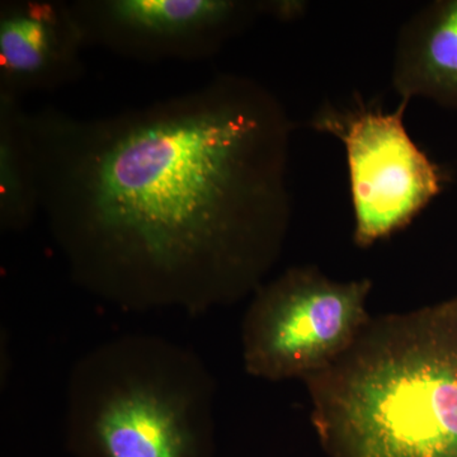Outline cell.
I'll return each instance as SVG.
<instances>
[{
  "instance_id": "cell-9",
  "label": "cell",
  "mask_w": 457,
  "mask_h": 457,
  "mask_svg": "<svg viewBox=\"0 0 457 457\" xmlns=\"http://www.w3.org/2000/svg\"><path fill=\"white\" fill-rule=\"evenodd\" d=\"M22 99L0 92V228L21 233L40 213L37 179Z\"/></svg>"
},
{
  "instance_id": "cell-2",
  "label": "cell",
  "mask_w": 457,
  "mask_h": 457,
  "mask_svg": "<svg viewBox=\"0 0 457 457\" xmlns=\"http://www.w3.org/2000/svg\"><path fill=\"white\" fill-rule=\"evenodd\" d=\"M327 457H457V302L370 319L303 378Z\"/></svg>"
},
{
  "instance_id": "cell-8",
  "label": "cell",
  "mask_w": 457,
  "mask_h": 457,
  "mask_svg": "<svg viewBox=\"0 0 457 457\" xmlns=\"http://www.w3.org/2000/svg\"><path fill=\"white\" fill-rule=\"evenodd\" d=\"M392 82L400 99L457 111V0H436L400 27Z\"/></svg>"
},
{
  "instance_id": "cell-6",
  "label": "cell",
  "mask_w": 457,
  "mask_h": 457,
  "mask_svg": "<svg viewBox=\"0 0 457 457\" xmlns=\"http://www.w3.org/2000/svg\"><path fill=\"white\" fill-rule=\"evenodd\" d=\"M87 47L137 62H200L267 16L266 0H75Z\"/></svg>"
},
{
  "instance_id": "cell-7",
  "label": "cell",
  "mask_w": 457,
  "mask_h": 457,
  "mask_svg": "<svg viewBox=\"0 0 457 457\" xmlns=\"http://www.w3.org/2000/svg\"><path fill=\"white\" fill-rule=\"evenodd\" d=\"M86 40L71 2L5 0L0 4V92L22 99L77 83Z\"/></svg>"
},
{
  "instance_id": "cell-5",
  "label": "cell",
  "mask_w": 457,
  "mask_h": 457,
  "mask_svg": "<svg viewBox=\"0 0 457 457\" xmlns=\"http://www.w3.org/2000/svg\"><path fill=\"white\" fill-rule=\"evenodd\" d=\"M409 102L392 112L365 106L324 104L314 130L341 140L347 155L354 213V243L368 248L413 221L444 188V171L405 128Z\"/></svg>"
},
{
  "instance_id": "cell-1",
  "label": "cell",
  "mask_w": 457,
  "mask_h": 457,
  "mask_svg": "<svg viewBox=\"0 0 457 457\" xmlns=\"http://www.w3.org/2000/svg\"><path fill=\"white\" fill-rule=\"evenodd\" d=\"M293 129L237 74L110 116L27 112L40 213L71 278L125 311L253 295L290 228Z\"/></svg>"
},
{
  "instance_id": "cell-10",
  "label": "cell",
  "mask_w": 457,
  "mask_h": 457,
  "mask_svg": "<svg viewBox=\"0 0 457 457\" xmlns=\"http://www.w3.org/2000/svg\"><path fill=\"white\" fill-rule=\"evenodd\" d=\"M456 302H457V299H456Z\"/></svg>"
},
{
  "instance_id": "cell-3",
  "label": "cell",
  "mask_w": 457,
  "mask_h": 457,
  "mask_svg": "<svg viewBox=\"0 0 457 457\" xmlns=\"http://www.w3.org/2000/svg\"><path fill=\"white\" fill-rule=\"evenodd\" d=\"M215 381L196 354L130 335L78 361L66 387L75 457H213Z\"/></svg>"
},
{
  "instance_id": "cell-4",
  "label": "cell",
  "mask_w": 457,
  "mask_h": 457,
  "mask_svg": "<svg viewBox=\"0 0 457 457\" xmlns=\"http://www.w3.org/2000/svg\"><path fill=\"white\" fill-rule=\"evenodd\" d=\"M371 288L368 278L335 281L312 266L264 282L243 320L246 372L269 381L303 380L329 368L368 326Z\"/></svg>"
}]
</instances>
